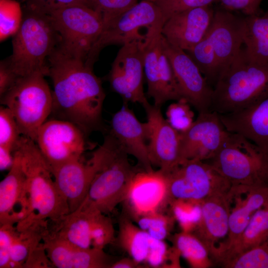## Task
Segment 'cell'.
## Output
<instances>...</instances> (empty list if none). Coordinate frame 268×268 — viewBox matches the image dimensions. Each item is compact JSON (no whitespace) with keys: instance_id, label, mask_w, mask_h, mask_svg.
<instances>
[{"instance_id":"30bf717a","label":"cell","mask_w":268,"mask_h":268,"mask_svg":"<svg viewBox=\"0 0 268 268\" xmlns=\"http://www.w3.org/2000/svg\"><path fill=\"white\" fill-rule=\"evenodd\" d=\"M60 37L59 47L85 62L103 29L99 13L91 6L76 4L49 15Z\"/></svg>"},{"instance_id":"74e56055","label":"cell","mask_w":268,"mask_h":268,"mask_svg":"<svg viewBox=\"0 0 268 268\" xmlns=\"http://www.w3.org/2000/svg\"><path fill=\"white\" fill-rule=\"evenodd\" d=\"M21 134L15 118L4 106L0 107V146L9 148L14 152Z\"/></svg>"},{"instance_id":"4dcf8cb0","label":"cell","mask_w":268,"mask_h":268,"mask_svg":"<svg viewBox=\"0 0 268 268\" xmlns=\"http://www.w3.org/2000/svg\"><path fill=\"white\" fill-rule=\"evenodd\" d=\"M173 247L192 268H207L212 261L203 243L191 232L181 231L170 237Z\"/></svg>"},{"instance_id":"9c48e42d","label":"cell","mask_w":268,"mask_h":268,"mask_svg":"<svg viewBox=\"0 0 268 268\" xmlns=\"http://www.w3.org/2000/svg\"><path fill=\"white\" fill-rule=\"evenodd\" d=\"M163 25L159 8L155 2L142 0L103 27L90 50L85 64L93 68L101 51L112 45L134 41L147 44Z\"/></svg>"},{"instance_id":"836d02e7","label":"cell","mask_w":268,"mask_h":268,"mask_svg":"<svg viewBox=\"0 0 268 268\" xmlns=\"http://www.w3.org/2000/svg\"><path fill=\"white\" fill-rule=\"evenodd\" d=\"M23 18V10L14 0H0V40L13 36L19 29Z\"/></svg>"},{"instance_id":"d6a6232c","label":"cell","mask_w":268,"mask_h":268,"mask_svg":"<svg viewBox=\"0 0 268 268\" xmlns=\"http://www.w3.org/2000/svg\"><path fill=\"white\" fill-rule=\"evenodd\" d=\"M226 268H268V240L222 263Z\"/></svg>"},{"instance_id":"ab89813d","label":"cell","mask_w":268,"mask_h":268,"mask_svg":"<svg viewBox=\"0 0 268 268\" xmlns=\"http://www.w3.org/2000/svg\"><path fill=\"white\" fill-rule=\"evenodd\" d=\"M218 0H158L155 3L161 11L163 23L172 16L192 8L210 5Z\"/></svg>"},{"instance_id":"484cf974","label":"cell","mask_w":268,"mask_h":268,"mask_svg":"<svg viewBox=\"0 0 268 268\" xmlns=\"http://www.w3.org/2000/svg\"><path fill=\"white\" fill-rule=\"evenodd\" d=\"M97 211L82 202L74 211L51 221L53 226L49 228L48 225V231L50 234L76 246L90 248L92 225Z\"/></svg>"},{"instance_id":"603a6c76","label":"cell","mask_w":268,"mask_h":268,"mask_svg":"<svg viewBox=\"0 0 268 268\" xmlns=\"http://www.w3.org/2000/svg\"><path fill=\"white\" fill-rule=\"evenodd\" d=\"M96 171L91 157L86 162L82 158L66 162L51 171L56 185L72 212L85 199Z\"/></svg>"},{"instance_id":"7c38bea8","label":"cell","mask_w":268,"mask_h":268,"mask_svg":"<svg viewBox=\"0 0 268 268\" xmlns=\"http://www.w3.org/2000/svg\"><path fill=\"white\" fill-rule=\"evenodd\" d=\"M85 135L74 124L54 118L40 127L35 142L52 171L66 162L82 158L85 149Z\"/></svg>"},{"instance_id":"9a60e30c","label":"cell","mask_w":268,"mask_h":268,"mask_svg":"<svg viewBox=\"0 0 268 268\" xmlns=\"http://www.w3.org/2000/svg\"><path fill=\"white\" fill-rule=\"evenodd\" d=\"M228 133L217 113L209 111L199 113L190 128L180 133L181 163L210 160L219 150Z\"/></svg>"},{"instance_id":"c3c4849f","label":"cell","mask_w":268,"mask_h":268,"mask_svg":"<svg viewBox=\"0 0 268 268\" xmlns=\"http://www.w3.org/2000/svg\"><path fill=\"white\" fill-rule=\"evenodd\" d=\"M147 0V1H151V2H153L155 3L158 0Z\"/></svg>"},{"instance_id":"ba28073f","label":"cell","mask_w":268,"mask_h":268,"mask_svg":"<svg viewBox=\"0 0 268 268\" xmlns=\"http://www.w3.org/2000/svg\"><path fill=\"white\" fill-rule=\"evenodd\" d=\"M42 72L20 77L0 96V103L15 118L21 135L35 141L40 127L52 113L53 92Z\"/></svg>"},{"instance_id":"d6986e66","label":"cell","mask_w":268,"mask_h":268,"mask_svg":"<svg viewBox=\"0 0 268 268\" xmlns=\"http://www.w3.org/2000/svg\"><path fill=\"white\" fill-rule=\"evenodd\" d=\"M233 200L234 194L230 190L227 193L209 197L200 203V217L191 233L203 243L210 258L220 244V240L227 236L231 204Z\"/></svg>"},{"instance_id":"b9f144b4","label":"cell","mask_w":268,"mask_h":268,"mask_svg":"<svg viewBox=\"0 0 268 268\" xmlns=\"http://www.w3.org/2000/svg\"><path fill=\"white\" fill-rule=\"evenodd\" d=\"M0 226V268H9L10 249L17 229L13 225Z\"/></svg>"},{"instance_id":"f1b7e54d","label":"cell","mask_w":268,"mask_h":268,"mask_svg":"<svg viewBox=\"0 0 268 268\" xmlns=\"http://www.w3.org/2000/svg\"><path fill=\"white\" fill-rule=\"evenodd\" d=\"M119 231L115 242L129 257L143 266H146L155 239L134 224L125 213L118 221Z\"/></svg>"},{"instance_id":"f35d334b","label":"cell","mask_w":268,"mask_h":268,"mask_svg":"<svg viewBox=\"0 0 268 268\" xmlns=\"http://www.w3.org/2000/svg\"><path fill=\"white\" fill-rule=\"evenodd\" d=\"M138 0H90L92 7L101 16L103 27L111 21L127 11Z\"/></svg>"},{"instance_id":"7a4b0ae2","label":"cell","mask_w":268,"mask_h":268,"mask_svg":"<svg viewBox=\"0 0 268 268\" xmlns=\"http://www.w3.org/2000/svg\"><path fill=\"white\" fill-rule=\"evenodd\" d=\"M245 30V17L227 10H217L205 37L186 52L211 86L214 87L239 53Z\"/></svg>"},{"instance_id":"1f68e13d","label":"cell","mask_w":268,"mask_h":268,"mask_svg":"<svg viewBox=\"0 0 268 268\" xmlns=\"http://www.w3.org/2000/svg\"><path fill=\"white\" fill-rule=\"evenodd\" d=\"M175 220L172 215L156 212L140 216L134 221L151 237L164 240L169 236Z\"/></svg>"},{"instance_id":"5b68a950","label":"cell","mask_w":268,"mask_h":268,"mask_svg":"<svg viewBox=\"0 0 268 268\" xmlns=\"http://www.w3.org/2000/svg\"><path fill=\"white\" fill-rule=\"evenodd\" d=\"M60 42L49 15L24 7L20 26L13 36L12 53L4 60L18 77L48 73V58Z\"/></svg>"},{"instance_id":"4fadbf2b","label":"cell","mask_w":268,"mask_h":268,"mask_svg":"<svg viewBox=\"0 0 268 268\" xmlns=\"http://www.w3.org/2000/svg\"><path fill=\"white\" fill-rule=\"evenodd\" d=\"M134 41L122 46L112 63L108 79L112 90L126 103L149 104L143 90L144 48Z\"/></svg>"},{"instance_id":"e575fe53","label":"cell","mask_w":268,"mask_h":268,"mask_svg":"<svg viewBox=\"0 0 268 268\" xmlns=\"http://www.w3.org/2000/svg\"><path fill=\"white\" fill-rule=\"evenodd\" d=\"M171 215L179 223L182 231L192 232L201 214L200 203L195 201L175 200L169 202Z\"/></svg>"},{"instance_id":"bcb514c9","label":"cell","mask_w":268,"mask_h":268,"mask_svg":"<svg viewBox=\"0 0 268 268\" xmlns=\"http://www.w3.org/2000/svg\"><path fill=\"white\" fill-rule=\"evenodd\" d=\"M14 161V151L11 149L0 146V170H9Z\"/></svg>"},{"instance_id":"ffe728a7","label":"cell","mask_w":268,"mask_h":268,"mask_svg":"<svg viewBox=\"0 0 268 268\" xmlns=\"http://www.w3.org/2000/svg\"><path fill=\"white\" fill-rule=\"evenodd\" d=\"M214 12L210 5H207L176 14L164 23L161 33L170 44L188 51L205 37Z\"/></svg>"},{"instance_id":"7bdbcfd3","label":"cell","mask_w":268,"mask_h":268,"mask_svg":"<svg viewBox=\"0 0 268 268\" xmlns=\"http://www.w3.org/2000/svg\"><path fill=\"white\" fill-rule=\"evenodd\" d=\"M263 0H218L227 10H239L246 16L258 15Z\"/></svg>"},{"instance_id":"f546056e","label":"cell","mask_w":268,"mask_h":268,"mask_svg":"<svg viewBox=\"0 0 268 268\" xmlns=\"http://www.w3.org/2000/svg\"><path fill=\"white\" fill-rule=\"evenodd\" d=\"M245 19L242 48L246 57L252 62L268 65V17L255 15Z\"/></svg>"},{"instance_id":"3957f363","label":"cell","mask_w":268,"mask_h":268,"mask_svg":"<svg viewBox=\"0 0 268 268\" xmlns=\"http://www.w3.org/2000/svg\"><path fill=\"white\" fill-rule=\"evenodd\" d=\"M128 154L110 134L93 153L96 171L83 202L108 214L122 203L135 171Z\"/></svg>"},{"instance_id":"83f0119b","label":"cell","mask_w":268,"mask_h":268,"mask_svg":"<svg viewBox=\"0 0 268 268\" xmlns=\"http://www.w3.org/2000/svg\"><path fill=\"white\" fill-rule=\"evenodd\" d=\"M268 240V204L253 215L240 235L219 251L212 259L220 265L224 262Z\"/></svg>"},{"instance_id":"d590c367","label":"cell","mask_w":268,"mask_h":268,"mask_svg":"<svg viewBox=\"0 0 268 268\" xmlns=\"http://www.w3.org/2000/svg\"><path fill=\"white\" fill-rule=\"evenodd\" d=\"M190 104L185 98L171 103L166 112V120L175 130L183 133L188 130L194 122L195 114Z\"/></svg>"},{"instance_id":"4316f807","label":"cell","mask_w":268,"mask_h":268,"mask_svg":"<svg viewBox=\"0 0 268 268\" xmlns=\"http://www.w3.org/2000/svg\"><path fill=\"white\" fill-rule=\"evenodd\" d=\"M245 195L244 198H241L240 194L234 196L235 204L230 213L227 236L218 245L213 257L234 241L243 232L256 211L268 204V187L250 189L245 192Z\"/></svg>"},{"instance_id":"ee69618b","label":"cell","mask_w":268,"mask_h":268,"mask_svg":"<svg viewBox=\"0 0 268 268\" xmlns=\"http://www.w3.org/2000/svg\"><path fill=\"white\" fill-rule=\"evenodd\" d=\"M53 266L48 257L44 245L41 242L29 254L22 268H50Z\"/></svg>"},{"instance_id":"8d00e7d4","label":"cell","mask_w":268,"mask_h":268,"mask_svg":"<svg viewBox=\"0 0 268 268\" xmlns=\"http://www.w3.org/2000/svg\"><path fill=\"white\" fill-rule=\"evenodd\" d=\"M91 235L92 246L96 248L103 249L107 245L115 242V231L111 219L97 211L93 221Z\"/></svg>"},{"instance_id":"f907efd6","label":"cell","mask_w":268,"mask_h":268,"mask_svg":"<svg viewBox=\"0 0 268 268\" xmlns=\"http://www.w3.org/2000/svg\"><path fill=\"white\" fill-rule=\"evenodd\" d=\"M89 1H90V0H89Z\"/></svg>"},{"instance_id":"cb8c5ba5","label":"cell","mask_w":268,"mask_h":268,"mask_svg":"<svg viewBox=\"0 0 268 268\" xmlns=\"http://www.w3.org/2000/svg\"><path fill=\"white\" fill-rule=\"evenodd\" d=\"M219 115L228 132L243 135L268 155V98L242 110Z\"/></svg>"},{"instance_id":"7402d4cb","label":"cell","mask_w":268,"mask_h":268,"mask_svg":"<svg viewBox=\"0 0 268 268\" xmlns=\"http://www.w3.org/2000/svg\"><path fill=\"white\" fill-rule=\"evenodd\" d=\"M110 134L128 155L136 159L142 169L153 170L150 160L145 123H141L126 103L112 116Z\"/></svg>"},{"instance_id":"681fc988","label":"cell","mask_w":268,"mask_h":268,"mask_svg":"<svg viewBox=\"0 0 268 268\" xmlns=\"http://www.w3.org/2000/svg\"><path fill=\"white\" fill-rule=\"evenodd\" d=\"M264 15L268 17V9L267 11L266 12V13L264 14Z\"/></svg>"},{"instance_id":"f6af8a7d","label":"cell","mask_w":268,"mask_h":268,"mask_svg":"<svg viewBox=\"0 0 268 268\" xmlns=\"http://www.w3.org/2000/svg\"><path fill=\"white\" fill-rule=\"evenodd\" d=\"M18 77L7 66L4 60L0 64V97L10 89Z\"/></svg>"},{"instance_id":"8fae6325","label":"cell","mask_w":268,"mask_h":268,"mask_svg":"<svg viewBox=\"0 0 268 268\" xmlns=\"http://www.w3.org/2000/svg\"><path fill=\"white\" fill-rule=\"evenodd\" d=\"M165 174L169 202L183 200L201 203L209 197L231 190L230 183L206 161L185 160Z\"/></svg>"},{"instance_id":"277c9868","label":"cell","mask_w":268,"mask_h":268,"mask_svg":"<svg viewBox=\"0 0 268 268\" xmlns=\"http://www.w3.org/2000/svg\"><path fill=\"white\" fill-rule=\"evenodd\" d=\"M211 111H237L268 98V65L250 61L242 47L214 86Z\"/></svg>"},{"instance_id":"5bb4252c","label":"cell","mask_w":268,"mask_h":268,"mask_svg":"<svg viewBox=\"0 0 268 268\" xmlns=\"http://www.w3.org/2000/svg\"><path fill=\"white\" fill-rule=\"evenodd\" d=\"M169 201L167 176L159 169L135 171L122 203L124 213L134 221L143 215L163 212Z\"/></svg>"},{"instance_id":"44dd1931","label":"cell","mask_w":268,"mask_h":268,"mask_svg":"<svg viewBox=\"0 0 268 268\" xmlns=\"http://www.w3.org/2000/svg\"><path fill=\"white\" fill-rule=\"evenodd\" d=\"M42 242L53 267L58 268H111L117 261L103 249L76 246L51 234L48 227Z\"/></svg>"},{"instance_id":"6da1fadb","label":"cell","mask_w":268,"mask_h":268,"mask_svg":"<svg viewBox=\"0 0 268 268\" xmlns=\"http://www.w3.org/2000/svg\"><path fill=\"white\" fill-rule=\"evenodd\" d=\"M53 84L52 113L69 121L85 135L101 126L105 93L102 82L85 62L63 51L58 45L48 58Z\"/></svg>"},{"instance_id":"ac0fdd59","label":"cell","mask_w":268,"mask_h":268,"mask_svg":"<svg viewBox=\"0 0 268 268\" xmlns=\"http://www.w3.org/2000/svg\"><path fill=\"white\" fill-rule=\"evenodd\" d=\"M148 137L149 158L152 165L169 173L181 163V134L163 117L161 107L150 103L143 107Z\"/></svg>"},{"instance_id":"8992f818","label":"cell","mask_w":268,"mask_h":268,"mask_svg":"<svg viewBox=\"0 0 268 268\" xmlns=\"http://www.w3.org/2000/svg\"><path fill=\"white\" fill-rule=\"evenodd\" d=\"M236 193L268 187V155L243 135L228 133L216 154L207 161Z\"/></svg>"},{"instance_id":"2e32d148","label":"cell","mask_w":268,"mask_h":268,"mask_svg":"<svg viewBox=\"0 0 268 268\" xmlns=\"http://www.w3.org/2000/svg\"><path fill=\"white\" fill-rule=\"evenodd\" d=\"M162 43L183 98L199 113L211 111L213 89L198 67L186 51L170 44L163 35Z\"/></svg>"},{"instance_id":"e0dca14e","label":"cell","mask_w":268,"mask_h":268,"mask_svg":"<svg viewBox=\"0 0 268 268\" xmlns=\"http://www.w3.org/2000/svg\"><path fill=\"white\" fill-rule=\"evenodd\" d=\"M144 74L147 85V94L153 99L154 105L161 107L168 101L183 98L164 50L161 32L145 46Z\"/></svg>"},{"instance_id":"60d3db41","label":"cell","mask_w":268,"mask_h":268,"mask_svg":"<svg viewBox=\"0 0 268 268\" xmlns=\"http://www.w3.org/2000/svg\"><path fill=\"white\" fill-rule=\"evenodd\" d=\"M23 0L25 7L48 15L56 10L73 5L84 4L92 7L89 0Z\"/></svg>"},{"instance_id":"7dc6e473","label":"cell","mask_w":268,"mask_h":268,"mask_svg":"<svg viewBox=\"0 0 268 268\" xmlns=\"http://www.w3.org/2000/svg\"><path fill=\"white\" fill-rule=\"evenodd\" d=\"M142 266L129 257L117 260L111 268H143Z\"/></svg>"},{"instance_id":"52a82bcc","label":"cell","mask_w":268,"mask_h":268,"mask_svg":"<svg viewBox=\"0 0 268 268\" xmlns=\"http://www.w3.org/2000/svg\"><path fill=\"white\" fill-rule=\"evenodd\" d=\"M25 176L30 214L54 221L69 213L68 204L58 190L49 166L35 142L21 135L17 146Z\"/></svg>"},{"instance_id":"d4e9b609","label":"cell","mask_w":268,"mask_h":268,"mask_svg":"<svg viewBox=\"0 0 268 268\" xmlns=\"http://www.w3.org/2000/svg\"><path fill=\"white\" fill-rule=\"evenodd\" d=\"M8 171L0 182V225H14L18 222L14 210L17 204L30 214L25 176L17 150L14 152L13 163Z\"/></svg>"}]
</instances>
